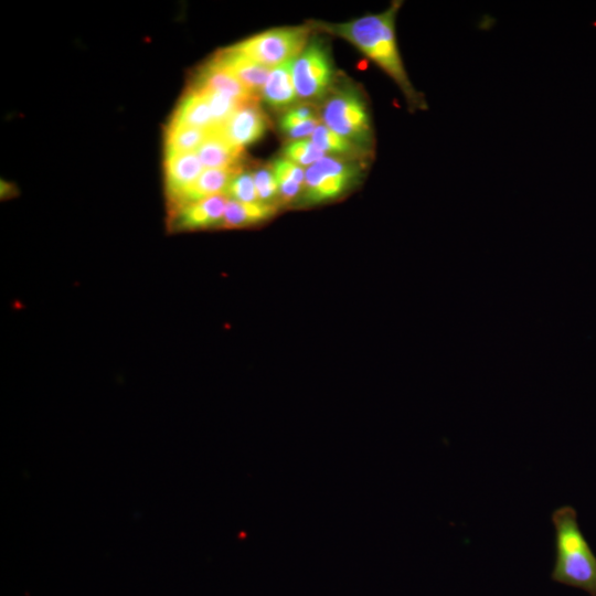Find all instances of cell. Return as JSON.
Segmentation results:
<instances>
[{
    "label": "cell",
    "instance_id": "obj_1",
    "mask_svg": "<svg viewBox=\"0 0 596 596\" xmlns=\"http://www.w3.org/2000/svg\"><path fill=\"white\" fill-rule=\"evenodd\" d=\"M402 1H394L383 12L368 14L345 23L319 22L316 25L334 35L343 38L375 62L398 86L408 109H426L422 93L416 91L405 70L398 51L395 19Z\"/></svg>",
    "mask_w": 596,
    "mask_h": 596
},
{
    "label": "cell",
    "instance_id": "obj_2",
    "mask_svg": "<svg viewBox=\"0 0 596 596\" xmlns=\"http://www.w3.org/2000/svg\"><path fill=\"white\" fill-rule=\"evenodd\" d=\"M554 563L551 579L596 596V555L584 536L576 510L562 505L552 512Z\"/></svg>",
    "mask_w": 596,
    "mask_h": 596
},
{
    "label": "cell",
    "instance_id": "obj_3",
    "mask_svg": "<svg viewBox=\"0 0 596 596\" xmlns=\"http://www.w3.org/2000/svg\"><path fill=\"white\" fill-rule=\"evenodd\" d=\"M321 119L330 130L372 153L374 135L366 102L359 88L341 84L331 89L321 107Z\"/></svg>",
    "mask_w": 596,
    "mask_h": 596
},
{
    "label": "cell",
    "instance_id": "obj_4",
    "mask_svg": "<svg viewBox=\"0 0 596 596\" xmlns=\"http://www.w3.org/2000/svg\"><path fill=\"white\" fill-rule=\"evenodd\" d=\"M292 79L299 99L319 100L333 88L334 66L329 46L312 38L292 62Z\"/></svg>",
    "mask_w": 596,
    "mask_h": 596
},
{
    "label": "cell",
    "instance_id": "obj_5",
    "mask_svg": "<svg viewBox=\"0 0 596 596\" xmlns=\"http://www.w3.org/2000/svg\"><path fill=\"white\" fill-rule=\"evenodd\" d=\"M310 29L287 26L267 30L253 35L233 47L253 61L267 67H275L295 60L308 43Z\"/></svg>",
    "mask_w": 596,
    "mask_h": 596
},
{
    "label": "cell",
    "instance_id": "obj_6",
    "mask_svg": "<svg viewBox=\"0 0 596 596\" xmlns=\"http://www.w3.org/2000/svg\"><path fill=\"white\" fill-rule=\"evenodd\" d=\"M362 172L353 159L324 156L305 171L302 200L316 204L336 199L358 182Z\"/></svg>",
    "mask_w": 596,
    "mask_h": 596
},
{
    "label": "cell",
    "instance_id": "obj_7",
    "mask_svg": "<svg viewBox=\"0 0 596 596\" xmlns=\"http://www.w3.org/2000/svg\"><path fill=\"white\" fill-rule=\"evenodd\" d=\"M228 199L226 194H215L187 204L169 213L168 227L178 232L222 226Z\"/></svg>",
    "mask_w": 596,
    "mask_h": 596
},
{
    "label": "cell",
    "instance_id": "obj_8",
    "mask_svg": "<svg viewBox=\"0 0 596 596\" xmlns=\"http://www.w3.org/2000/svg\"><path fill=\"white\" fill-rule=\"evenodd\" d=\"M163 168L168 207L180 199L204 170L196 152L166 156Z\"/></svg>",
    "mask_w": 596,
    "mask_h": 596
},
{
    "label": "cell",
    "instance_id": "obj_9",
    "mask_svg": "<svg viewBox=\"0 0 596 596\" xmlns=\"http://www.w3.org/2000/svg\"><path fill=\"white\" fill-rule=\"evenodd\" d=\"M267 126V117L257 103H252L242 106L222 127L214 129L233 145L244 148L262 138Z\"/></svg>",
    "mask_w": 596,
    "mask_h": 596
},
{
    "label": "cell",
    "instance_id": "obj_10",
    "mask_svg": "<svg viewBox=\"0 0 596 596\" xmlns=\"http://www.w3.org/2000/svg\"><path fill=\"white\" fill-rule=\"evenodd\" d=\"M212 61L236 77L253 94L258 97L262 95L270 67L253 61L233 46L217 51Z\"/></svg>",
    "mask_w": 596,
    "mask_h": 596
},
{
    "label": "cell",
    "instance_id": "obj_11",
    "mask_svg": "<svg viewBox=\"0 0 596 596\" xmlns=\"http://www.w3.org/2000/svg\"><path fill=\"white\" fill-rule=\"evenodd\" d=\"M189 88L224 93L235 97L243 104L258 103L259 99L258 96L247 89L231 73L219 66L212 58L198 70Z\"/></svg>",
    "mask_w": 596,
    "mask_h": 596
},
{
    "label": "cell",
    "instance_id": "obj_12",
    "mask_svg": "<svg viewBox=\"0 0 596 596\" xmlns=\"http://www.w3.org/2000/svg\"><path fill=\"white\" fill-rule=\"evenodd\" d=\"M242 171V167L204 169L196 181L180 196V199L172 206L168 207L169 213H172L187 204L215 194H226L231 181Z\"/></svg>",
    "mask_w": 596,
    "mask_h": 596
},
{
    "label": "cell",
    "instance_id": "obj_13",
    "mask_svg": "<svg viewBox=\"0 0 596 596\" xmlns=\"http://www.w3.org/2000/svg\"><path fill=\"white\" fill-rule=\"evenodd\" d=\"M244 148L230 142L217 129H211L207 138L196 150L204 169L242 167Z\"/></svg>",
    "mask_w": 596,
    "mask_h": 596
},
{
    "label": "cell",
    "instance_id": "obj_14",
    "mask_svg": "<svg viewBox=\"0 0 596 596\" xmlns=\"http://www.w3.org/2000/svg\"><path fill=\"white\" fill-rule=\"evenodd\" d=\"M292 62L273 67L262 91V98L273 109L289 108L299 99L292 79Z\"/></svg>",
    "mask_w": 596,
    "mask_h": 596
},
{
    "label": "cell",
    "instance_id": "obj_15",
    "mask_svg": "<svg viewBox=\"0 0 596 596\" xmlns=\"http://www.w3.org/2000/svg\"><path fill=\"white\" fill-rule=\"evenodd\" d=\"M168 126L214 129L211 109L205 97L201 93L188 88L174 109Z\"/></svg>",
    "mask_w": 596,
    "mask_h": 596
},
{
    "label": "cell",
    "instance_id": "obj_16",
    "mask_svg": "<svg viewBox=\"0 0 596 596\" xmlns=\"http://www.w3.org/2000/svg\"><path fill=\"white\" fill-rule=\"evenodd\" d=\"M277 210L275 204L262 202L243 203L228 199L222 226L226 228H238L258 224L272 217Z\"/></svg>",
    "mask_w": 596,
    "mask_h": 596
},
{
    "label": "cell",
    "instance_id": "obj_17",
    "mask_svg": "<svg viewBox=\"0 0 596 596\" xmlns=\"http://www.w3.org/2000/svg\"><path fill=\"white\" fill-rule=\"evenodd\" d=\"M272 171L278 185V204L294 201L305 185V171L288 159H277L273 162Z\"/></svg>",
    "mask_w": 596,
    "mask_h": 596
},
{
    "label": "cell",
    "instance_id": "obj_18",
    "mask_svg": "<svg viewBox=\"0 0 596 596\" xmlns=\"http://www.w3.org/2000/svg\"><path fill=\"white\" fill-rule=\"evenodd\" d=\"M210 130L189 126H167L164 131V157L196 152Z\"/></svg>",
    "mask_w": 596,
    "mask_h": 596
},
{
    "label": "cell",
    "instance_id": "obj_19",
    "mask_svg": "<svg viewBox=\"0 0 596 596\" xmlns=\"http://www.w3.org/2000/svg\"><path fill=\"white\" fill-rule=\"evenodd\" d=\"M311 140L323 152L341 156V158L354 159L369 156L358 146L330 130L324 125H318L311 135Z\"/></svg>",
    "mask_w": 596,
    "mask_h": 596
},
{
    "label": "cell",
    "instance_id": "obj_20",
    "mask_svg": "<svg viewBox=\"0 0 596 596\" xmlns=\"http://www.w3.org/2000/svg\"><path fill=\"white\" fill-rule=\"evenodd\" d=\"M195 92L201 93L207 100L214 123V128L222 127L242 106L247 105L243 104L235 97L224 93L215 91Z\"/></svg>",
    "mask_w": 596,
    "mask_h": 596
},
{
    "label": "cell",
    "instance_id": "obj_21",
    "mask_svg": "<svg viewBox=\"0 0 596 596\" xmlns=\"http://www.w3.org/2000/svg\"><path fill=\"white\" fill-rule=\"evenodd\" d=\"M286 159L301 166H312L324 157V152L312 140H295L284 149Z\"/></svg>",
    "mask_w": 596,
    "mask_h": 596
},
{
    "label": "cell",
    "instance_id": "obj_22",
    "mask_svg": "<svg viewBox=\"0 0 596 596\" xmlns=\"http://www.w3.org/2000/svg\"><path fill=\"white\" fill-rule=\"evenodd\" d=\"M226 195L243 203L259 202L253 173L242 171L236 174L228 185Z\"/></svg>",
    "mask_w": 596,
    "mask_h": 596
},
{
    "label": "cell",
    "instance_id": "obj_23",
    "mask_svg": "<svg viewBox=\"0 0 596 596\" xmlns=\"http://www.w3.org/2000/svg\"><path fill=\"white\" fill-rule=\"evenodd\" d=\"M258 201L278 206V185L272 170L259 169L253 172Z\"/></svg>",
    "mask_w": 596,
    "mask_h": 596
}]
</instances>
